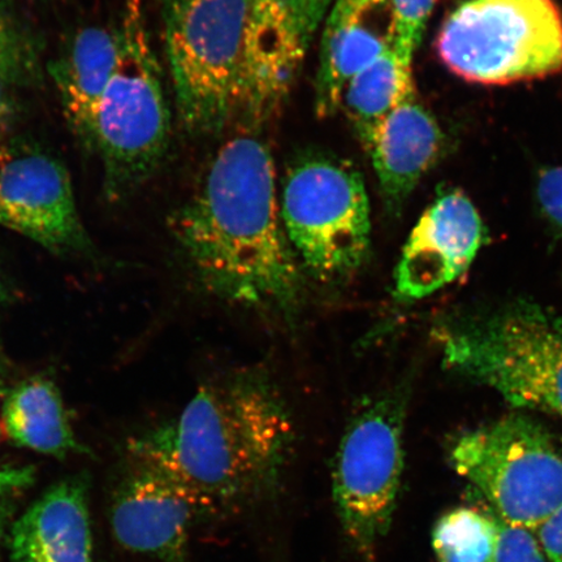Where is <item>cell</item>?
Masks as SVG:
<instances>
[{
    "mask_svg": "<svg viewBox=\"0 0 562 562\" xmlns=\"http://www.w3.org/2000/svg\"><path fill=\"white\" fill-rule=\"evenodd\" d=\"M171 229L217 297L277 312L297 305V257L281 221L276 164L262 139L227 140L192 199L171 217Z\"/></svg>",
    "mask_w": 562,
    "mask_h": 562,
    "instance_id": "obj_1",
    "label": "cell"
},
{
    "mask_svg": "<svg viewBox=\"0 0 562 562\" xmlns=\"http://www.w3.org/2000/svg\"><path fill=\"white\" fill-rule=\"evenodd\" d=\"M293 440L277 386L248 372L201 386L178 418L133 441L131 451L213 508L276 481Z\"/></svg>",
    "mask_w": 562,
    "mask_h": 562,
    "instance_id": "obj_2",
    "label": "cell"
},
{
    "mask_svg": "<svg viewBox=\"0 0 562 562\" xmlns=\"http://www.w3.org/2000/svg\"><path fill=\"white\" fill-rule=\"evenodd\" d=\"M432 336L442 364L486 385L518 411L562 419V318L517 300L449 314Z\"/></svg>",
    "mask_w": 562,
    "mask_h": 562,
    "instance_id": "obj_3",
    "label": "cell"
},
{
    "mask_svg": "<svg viewBox=\"0 0 562 562\" xmlns=\"http://www.w3.org/2000/svg\"><path fill=\"white\" fill-rule=\"evenodd\" d=\"M252 0H164L165 47L176 109L194 136L240 121Z\"/></svg>",
    "mask_w": 562,
    "mask_h": 562,
    "instance_id": "obj_4",
    "label": "cell"
},
{
    "mask_svg": "<svg viewBox=\"0 0 562 562\" xmlns=\"http://www.w3.org/2000/svg\"><path fill=\"white\" fill-rule=\"evenodd\" d=\"M117 33L116 67L98 111L93 145L112 201L135 191L157 170L171 131L143 0H124Z\"/></svg>",
    "mask_w": 562,
    "mask_h": 562,
    "instance_id": "obj_5",
    "label": "cell"
},
{
    "mask_svg": "<svg viewBox=\"0 0 562 562\" xmlns=\"http://www.w3.org/2000/svg\"><path fill=\"white\" fill-rule=\"evenodd\" d=\"M280 214L294 255L316 279L350 277L370 255L367 184L346 159L322 151L294 159L284 176Z\"/></svg>",
    "mask_w": 562,
    "mask_h": 562,
    "instance_id": "obj_6",
    "label": "cell"
},
{
    "mask_svg": "<svg viewBox=\"0 0 562 562\" xmlns=\"http://www.w3.org/2000/svg\"><path fill=\"white\" fill-rule=\"evenodd\" d=\"M439 58L463 80L507 86L562 69V18L551 0H469L441 26Z\"/></svg>",
    "mask_w": 562,
    "mask_h": 562,
    "instance_id": "obj_7",
    "label": "cell"
},
{
    "mask_svg": "<svg viewBox=\"0 0 562 562\" xmlns=\"http://www.w3.org/2000/svg\"><path fill=\"white\" fill-rule=\"evenodd\" d=\"M449 460L504 522L538 529L562 505V456L550 432L521 411L460 434Z\"/></svg>",
    "mask_w": 562,
    "mask_h": 562,
    "instance_id": "obj_8",
    "label": "cell"
},
{
    "mask_svg": "<svg viewBox=\"0 0 562 562\" xmlns=\"http://www.w3.org/2000/svg\"><path fill=\"white\" fill-rule=\"evenodd\" d=\"M404 403L368 400L351 418L335 457L334 502L342 530L369 562L391 524L404 469Z\"/></svg>",
    "mask_w": 562,
    "mask_h": 562,
    "instance_id": "obj_9",
    "label": "cell"
},
{
    "mask_svg": "<svg viewBox=\"0 0 562 562\" xmlns=\"http://www.w3.org/2000/svg\"><path fill=\"white\" fill-rule=\"evenodd\" d=\"M0 226L55 255L91 249L66 166L24 140L0 144Z\"/></svg>",
    "mask_w": 562,
    "mask_h": 562,
    "instance_id": "obj_10",
    "label": "cell"
},
{
    "mask_svg": "<svg viewBox=\"0 0 562 562\" xmlns=\"http://www.w3.org/2000/svg\"><path fill=\"white\" fill-rule=\"evenodd\" d=\"M333 3L334 0H252L241 114L245 123L258 125L279 110Z\"/></svg>",
    "mask_w": 562,
    "mask_h": 562,
    "instance_id": "obj_11",
    "label": "cell"
},
{
    "mask_svg": "<svg viewBox=\"0 0 562 562\" xmlns=\"http://www.w3.org/2000/svg\"><path fill=\"white\" fill-rule=\"evenodd\" d=\"M207 509L191 488L164 470L137 461L112 504V532L125 550L178 560L186 551L195 516Z\"/></svg>",
    "mask_w": 562,
    "mask_h": 562,
    "instance_id": "obj_12",
    "label": "cell"
},
{
    "mask_svg": "<svg viewBox=\"0 0 562 562\" xmlns=\"http://www.w3.org/2000/svg\"><path fill=\"white\" fill-rule=\"evenodd\" d=\"M483 222L472 201L452 191L420 216L396 269V294L406 301L431 296L453 283L480 251Z\"/></svg>",
    "mask_w": 562,
    "mask_h": 562,
    "instance_id": "obj_13",
    "label": "cell"
},
{
    "mask_svg": "<svg viewBox=\"0 0 562 562\" xmlns=\"http://www.w3.org/2000/svg\"><path fill=\"white\" fill-rule=\"evenodd\" d=\"M390 48H393L390 0H334L321 40L314 83L316 116H335L348 82Z\"/></svg>",
    "mask_w": 562,
    "mask_h": 562,
    "instance_id": "obj_14",
    "label": "cell"
},
{
    "mask_svg": "<svg viewBox=\"0 0 562 562\" xmlns=\"http://www.w3.org/2000/svg\"><path fill=\"white\" fill-rule=\"evenodd\" d=\"M445 135L412 86L369 149L386 210L396 215L418 182L437 164Z\"/></svg>",
    "mask_w": 562,
    "mask_h": 562,
    "instance_id": "obj_15",
    "label": "cell"
},
{
    "mask_svg": "<svg viewBox=\"0 0 562 562\" xmlns=\"http://www.w3.org/2000/svg\"><path fill=\"white\" fill-rule=\"evenodd\" d=\"M11 558L13 562H91L86 477L56 483L13 524Z\"/></svg>",
    "mask_w": 562,
    "mask_h": 562,
    "instance_id": "obj_16",
    "label": "cell"
},
{
    "mask_svg": "<svg viewBox=\"0 0 562 562\" xmlns=\"http://www.w3.org/2000/svg\"><path fill=\"white\" fill-rule=\"evenodd\" d=\"M117 55V27L88 26L75 34L48 68L66 121L88 147L94 145L98 111Z\"/></svg>",
    "mask_w": 562,
    "mask_h": 562,
    "instance_id": "obj_17",
    "label": "cell"
},
{
    "mask_svg": "<svg viewBox=\"0 0 562 562\" xmlns=\"http://www.w3.org/2000/svg\"><path fill=\"white\" fill-rule=\"evenodd\" d=\"M3 424L19 447L59 459L86 452L70 427L59 390L46 378L27 379L9 393Z\"/></svg>",
    "mask_w": 562,
    "mask_h": 562,
    "instance_id": "obj_18",
    "label": "cell"
},
{
    "mask_svg": "<svg viewBox=\"0 0 562 562\" xmlns=\"http://www.w3.org/2000/svg\"><path fill=\"white\" fill-rule=\"evenodd\" d=\"M412 86V72L400 65L393 48L348 82L340 110L364 150L369 151L376 132Z\"/></svg>",
    "mask_w": 562,
    "mask_h": 562,
    "instance_id": "obj_19",
    "label": "cell"
},
{
    "mask_svg": "<svg viewBox=\"0 0 562 562\" xmlns=\"http://www.w3.org/2000/svg\"><path fill=\"white\" fill-rule=\"evenodd\" d=\"M497 521L473 508H459L439 519L432 532L439 562H491Z\"/></svg>",
    "mask_w": 562,
    "mask_h": 562,
    "instance_id": "obj_20",
    "label": "cell"
},
{
    "mask_svg": "<svg viewBox=\"0 0 562 562\" xmlns=\"http://www.w3.org/2000/svg\"><path fill=\"white\" fill-rule=\"evenodd\" d=\"M40 59L31 35L0 7V80L9 87L38 79Z\"/></svg>",
    "mask_w": 562,
    "mask_h": 562,
    "instance_id": "obj_21",
    "label": "cell"
},
{
    "mask_svg": "<svg viewBox=\"0 0 562 562\" xmlns=\"http://www.w3.org/2000/svg\"><path fill=\"white\" fill-rule=\"evenodd\" d=\"M393 15V50L400 65L412 72L428 18L438 0H390Z\"/></svg>",
    "mask_w": 562,
    "mask_h": 562,
    "instance_id": "obj_22",
    "label": "cell"
},
{
    "mask_svg": "<svg viewBox=\"0 0 562 562\" xmlns=\"http://www.w3.org/2000/svg\"><path fill=\"white\" fill-rule=\"evenodd\" d=\"M491 562H546L542 550L525 527L497 521V537Z\"/></svg>",
    "mask_w": 562,
    "mask_h": 562,
    "instance_id": "obj_23",
    "label": "cell"
},
{
    "mask_svg": "<svg viewBox=\"0 0 562 562\" xmlns=\"http://www.w3.org/2000/svg\"><path fill=\"white\" fill-rule=\"evenodd\" d=\"M537 196L544 215L562 234V167L547 168L539 173Z\"/></svg>",
    "mask_w": 562,
    "mask_h": 562,
    "instance_id": "obj_24",
    "label": "cell"
},
{
    "mask_svg": "<svg viewBox=\"0 0 562 562\" xmlns=\"http://www.w3.org/2000/svg\"><path fill=\"white\" fill-rule=\"evenodd\" d=\"M538 529L548 559L562 562V505Z\"/></svg>",
    "mask_w": 562,
    "mask_h": 562,
    "instance_id": "obj_25",
    "label": "cell"
},
{
    "mask_svg": "<svg viewBox=\"0 0 562 562\" xmlns=\"http://www.w3.org/2000/svg\"><path fill=\"white\" fill-rule=\"evenodd\" d=\"M34 482L33 467L0 468V503L7 501L13 492L32 486Z\"/></svg>",
    "mask_w": 562,
    "mask_h": 562,
    "instance_id": "obj_26",
    "label": "cell"
},
{
    "mask_svg": "<svg viewBox=\"0 0 562 562\" xmlns=\"http://www.w3.org/2000/svg\"><path fill=\"white\" fill-rule=\"evenodd\" d=\"M9 86L0 80V144H3L16 116V105L9 91Z\"/></svg>",
    "mask_w": 562,
    "mask_h": 562,
    "instance_id": "obj_27",
    "label": "cell"
},
{
    "mask_svg": "<svg viewBox=\"0 0 562 562\" xmlns=\"http://www.w3.org/2000/svg\"><path fill=\"white\" fill-rule=\"evenodd\" d=\"M13 504L10 502V498L0 503V543L5 536L7 527L10 525V519L13 516Z\"/></svg>",
    "mask_w": 562,
    "mask_h": 562,
    "instance_id": "obj_28",
    "label": "cell"
},
{
    "mask_svg": "<svg viewBox=\"0 0 562 562\" xmlns=\"http://www.w3.org/2000/svg\"><path fill=\"white\" fill-rule=\"evenodd\" d=\"M2 301H3V286H2V281H0V305H2Z\"/></svg>",
    "mask_w": 562,
    "mask_h": 562,
    "instance_id": "obj_29",
    "label": "cell"
},
{
    "mask_svg": "<svg viewBox=\"0 0 562 562\" xmlns=\"http://www.w3.org/2000/svg\"><path fill=\"white\" fill-rule=\"evenodd\" d=\"M4 392H5L4 384L2 382V379H0V396H2Z\"/></svg>",
    "mask_w": 562,
    "mask_h": 562,
    "instance_id": "obj_30",
    "label": "cell"
}]
</instances>
